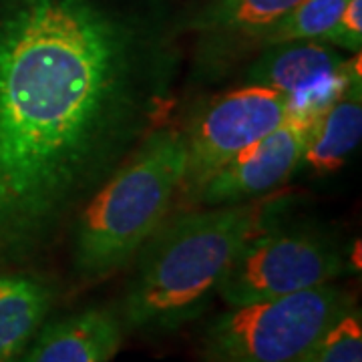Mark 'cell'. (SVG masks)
I'll use <instances>...</instances> for the list:
<instances>
[{"label":"cell","instance_id":"cell-4","mask_svg":"<svg viewBox=\"0 0 362 362\" xmlns=\"http://www.w3.org/2000/svg\"><path fill=\"white\" fill-rule=\"evenodd\" d=\"M337 282L282 298L230 306L207 324L204 362H310L328 328L354 308Z\"/></svg>","mask_w":362,"mask_h":362},{"label":"cell","instance_id":"cell-9","mask_svg":"<svg viewBox=\"0 0 362 362\" xmlns=\"http://www.w3.org/2000/svg\"><path fill=\"white\" fill-rule=\"evenodd\" d=\"M300 0H206L185 14L187 33L199 39V69H226L242 52L258 51L262 35Z\"/></svg>","mask_w":362,"mask_h":362},{"label":"cell","instance_id":"cell-3","mask_svg":"<svg viewBox=\"0 0 362 362\" xmlns=\"http://www.w3.org/2000/svg\"><path fill=\"white\" fill-rule=\"evenodd\" d=\"M185 161L183 131L163 123L105 181L81 209L66 242L78 282H99L129 266L169 216Z\"/></svg>","mask_w":362,"mask_h":362},{"label":"cell","instance_id":"cell-14","mask_svg":"<svg viewBox=\"0 0 362 362\" xmlns=\"http://www.w3.org/2000/svg\"><path fill=\"white\" fill-rule=\"evenodd\" d=\"M310 362H362V320L356 306L328 328Z\"/></svg>","mask_w":362,"mask_h":362},{"label":"cell","instance_id":"cell-10","mask_svg":"<svg viewBox=\"0 0 362 362\" xmlns=\"http://www.w3.org/2000/svg\"><path fill=\"white\" fill-rule=\"evenodd\" d=\"M123 334L115 308L87 306L47 320L13 362H109Z\"/></svg>","mask_w":362,"mask_h":362},{"label":"cell","instance_id":"cell-11","mask_svg":"<svg viewBox=\"0 0 362 362\" xmlns=\"http://www.w3.org/2000/svg\"><path fill=\"white\" fill-rule=\"evenodd\" d=\"M57 300L59 284L47 272H0V362H13L28 346Z\"/></svg>","mask_w":362,"mask_h":362},{"label":"cell","instance_id":"cell-2","mask_svg":"<svg viewBox=\"0 0 362 362\" xmlns=\"http://www.w3.org/2000/svg\"><path fill=\"white\" fill-rule=\"evenodd\" d=\"M280 189L252 202L197 206L168 216L133 258L115 306L125 332L165 334L207 310L240 250L284 218Z\"/></svg>","mask_w":362,"mask_h":362},{"label":"cell","instance_id":"cell-15","mask_svg":"<svg viewBox=\"0 0 362 362\" xmlns=\"http://www.w3.org/2000/svg\"><path fill=\"white\" fill-rule=\"evenodd\" d=\"M322 42L342 52L356 54L362 47V0H349L334 26L324 35Z\"/></svg>","mask_w":362,"mask_h":362},{"label":"cell","instance_id":"cell-7","mask_svg":"<svg viewBox=\"0 0 362 362\" xmlns=\"http://www.w3.org/2000/svg\"><path fill=\"white\" fill-rule=\"evenodd\" d=\"M318 117L320 113L314 111L290 109L276 129L247 145L214 173L189 207L242 204L278 192L302 165Z\"/></svg>","mask_w":362,"mask_h":362},{"label":"cell","instance_id":"cell-13","mask_svg":"<svg viewBox=\"0 0 362 362\" xmlns=\"http://www.w3.org/2000/svg\"><path fill=\"white\" fill-rule=\"evenodd\" d=\"M349 0H300L296 6L262 35L258 51L288 40H322Z\"/></svg>","mask_w":362,"mask_h":362},{"label":"cell","instance_id":"cell-5","mask_svg":"<svg viewBox=\"0 0 362 362\" xmlns=\"http://www.w3.org/2000/svg\"><path fill=\"white\" fill-rule=\"evenodd\" d=\"M349 246L334 230L284 218L240 250L218 286L228 306H246L328 284L349 270Z\"/></svg>","mask_w":362,"mask_h":362},{"label":"cell","instance_id":"cell-8","mask_svg":"<svg viewBox=\"0 0 362 362\" xmlns=\"http://www.w3.org/2000/svg\"><path fill=\"white\" fill-rule=\"evenodd\" d=\"M244 73L246 85L278 90L290 109L322 113L361 75V52L346 57L322 40H288L256 51Z\"/></svg>","mask_w":362,"mask_h":362},{"label":"cell","instance_id":"cell-6","mask_svg":"<svg viewBox=\"0 0 362 362\" xmlns=\"http://www.w3.org/2000/svg\"><path fill=\"white\" fill-rule=\"evenodd\" d=\"M290 113V101L278 90L244 85L199 103L185 127V175L180 195L189 207L195 194L214 173L242 149L276 129Z\"/></svg>","mask_w":362,"mask_h":362},{"label":"cell","instance_id":"cell-1","mask_svg":"<svg viewBox=\"0 0 362 362\" xmlns=\"http://www.w3.org/2000/svg\"><path fill=\"white\" fill-rule=\"evenodd\" d=\"M173 0H0V272L40 270L183 69Z\"/></svg>","mask_w":362,"mask_h":362},{"label":"cell","instance_id":"cell-12","mask_svg":"<svg viewBox=\"0 0 362 362\" xmlns=\"http://www.w3.org/2000/svg\"><path fill=\"white\" fill-rule=\"evenodd\" d=\"M362 137L361 75L352 77L344 90L324 109L314 127L302 165L314 173H332L344 165Z\"/></svg>","mask_w":362,"mask_h":362}]
</instances>
